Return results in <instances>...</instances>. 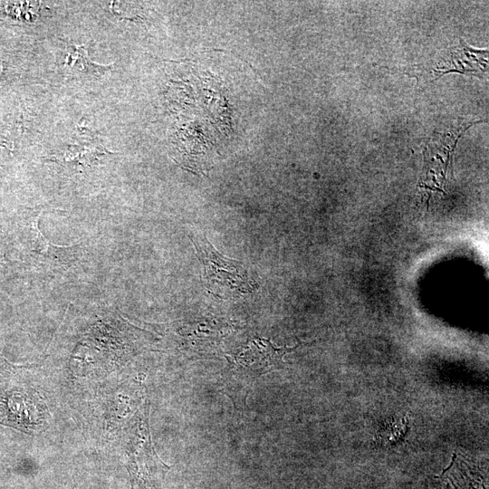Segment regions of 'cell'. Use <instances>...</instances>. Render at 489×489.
<instances>
[{
    "label": "cell",
    "mask_w": 489,
    "mask_h": 489,
    "mask_svg": "<svg viewBox=\"0 0 489 489\" xmlns=\"http://www.w3.org/2000/svg\"><path fill=\"white\" fill-rule=\"evenodd\" d=\"M292 348H275L269 341H252L240 352L228 359L221 374V390L233 401L236 409L246 408V399L255 381L264 374L284 365L283 357Z\"/></svg>",
    "instance_id": "obj_1"
},
{
    "label": "cell",
    "mask_w": 489,
    "mask_h": 489,
    "mask_svg": "<svg viewBox=\"0 0 489 489\" xmlns=\"http://www.w3.org/2000/svg\"><path fill=\"white\" fill-rule=\"evenodd\" d=\"M149 404H145L130 419L127 430V465L130 489H163L169 466L158 455L151 442L149 424Z\"/></svg>",
    "instance_id": "obj_2"
},
{
    "label": "cell",
    "mask_w": 489,
    "mask_h": 489,
    "mask_svg": "<svg viewBox=\"0 0 489 489\" xmlns=\"http://www.w3.org/2000/svg\"><path fill=\"white\" fill-rule=\"evenodd\" d=\"M191 239L196 254L204 265V276L209 291L221 297L253 291V283L243 264L222 255L205 236Z\"/></svg>",
    "instance_id": "obj_3"
},
{
    "label": "cell",
    "mask_w": 489,
    "mask_h": 489,
    "mask_svg": "<svg viewBox=\"0 0 489 489\" xmlns=\"http://www.w3.org/2000/svg\"><path fill=\"white\" fill-rule=\"evenodd\" d=\"M24 396H21L18 393H14L6 397L5 402V415L2 417L4 418L3 424L9 426H14L16 428L26 432L24 419L26 421L27 427H32L31 426H35L36 424L31 420L30 417H34L35 409L31 405L26 398H23Z\"/></svg>",
    "instance_id": "obj_4"
},
{
    "label": "cell",
    "mask_w": 489,
    "mask_h": 489,
    "mask_svg": "<svg viewBox=\"0 0 489 489\" xmlns=\"http://www.w3.org/2000/svg\"><path fill=\"white\" fill-rule=\"evenodd\" d=\"M76 64L82 68V71L94 75L103 73L110 66L97 64L90 61L85 45L70 44L67 46L65 65L72 68Z\"/></svg>",
    "instance_id": "obj_5"
}]
</instances>
